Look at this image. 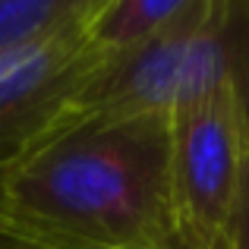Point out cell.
<instances>
[{
  "instance_id": "3",
  "label": "cell",
  "mask_w": 249,
  "mask_h": 249,
  "mask_svg": "<svg viewBox=\"0 0 249 249\" xmlns=\"http://www.w3.org/2000/svg\"><path fill=\"white\" fill-rule=\"evenodd\" d=\"M177 233L202 246L227 240L249 152V117L237 79L170 114Z\"/></svg>"
},
{
  "instance_id": "7",
  "label": "cell",
  "mask_w": 249,
  "mask_h": 249,
  "mask_svg": "<svg viewBox=\"0 0 249 249\" xmlns=\"http://www.w3.org/2000/svg\"><path fill=\"white\" fill-rule=\"evenodd\" d=\"M227 246L231 249H249V152L243 164V180H240V196L231 214V227H227Z\"/></svg>"
},
{
  "instance_id": "10",
  "label": "cell",
  "mask_w": 249,
  "mask_h": 249,
  "mask_svg": "<svg viewBox=\"0 0 249 249\" xmlns=\"http://www.w3.org/2000/svg\"><path fill=\"white\" fill-rule=\"evenodd\" d=\"M0 249H19L16 243H0Z\"/></svg>"
},
{
  "instance_id": "9",
  "label": "cell",
  "mask_w": 249,
  "mask_h": 249,
  "mask_svg": "<svg viewBox=\"0 0 249 249\" xmlns=\"http://www.w3.org/2000/svg\"><path fill=\"white\" fill-rule=\"evenodd\" d=\"M0 243H13V240H10V237H6V233H3V231H0Z\"/></svg>"
},
{
  "instance_id": "6",
  "label": "cell",
  "mask_w": 249,
  "mask_h": 249,
  "mask_svg": "<svg viewBox=\"0 0 249 249\" xmlns=\"http://www.w3.org/2000/svg\"><path fill=\"white\" fill-rule=\"evenodd\" d=\"M91 0H0V54L79 19Z\"/></svg>"
},
{
  "instance_id": "4",
  "label": "cell",
  "mask_w": 249,
  "mask_h": 249,
  "mask_svg": "<svg viewBox=\"0 0 249 249\" xmlns=\"http://www.w3.org/2000/svg\"><path fill=\"white\" fill-rule=\"evenodd\" d=\"M85 16L0 54V180L70 126L76 91L107 60L85 35Z\"/></svg>"
},
{
  "instance_id": "5",
  "label": "cell",
  "mask_w": 249,
  "mask_h": 249,
  "mask_svg": "<svg viewBox=\"0 0 249 249\" xmlns=\"http://www.w3.org/2000/svg\"><path fill=\"white\" fill-rule=\"evenodd\" d=\"M196 0H91L85 35L101 54L117 57L177 25Z\"/></svg>"
},
{
  "instance_id": "11",
  "label": "cell",
  "mask_w": 249,
  "mask_h": 249,
  "mask_svg": "<svg viewBox=\"0 0 249 249\" xmlns=\"http://www.w3.org/2000/svg\"><path fill=\"white\" fill-rule=\"evenodd\" d=\"M218 249H231V246H227V240H224V243H221V246H218Z\"/></svg>"
},
{
  "instance_id": "2",
  "label": "cell",
  "mask_w": 249,
  "mask_h": 249,
  "mask_svg": "<svg viewBox=\"0 0 249 249\" xmlns=\"http://www.w3.org/2000/svg\"><path fill=\"white\" fill-rule=\"evenodd\" d=\"M240 73V3L196 0L158 38L107 57L70 104L79 120L174 114Z\"/></svg>"
},
{
  "instance_id": "8",
  "label": "cell",
  "mask_w": 249,
  "mask_h": 249,
  "mask_svg": "<svg viewBox=\"0 0 249 249\" xmlns=\"http://www.w3.org/2000/svg\"><path fill=\"white\" fill-rule=\"evenodd\" d=\"M218 246H221V243H218ZM218 246H202V243H193V240H186L183 233H177V227H174V233H170L164 243L142 246V249H218Z\"/></svg>"
},
{
  "instance_id": "1",
  "label": "cell",
  "mask_w": 249,
  "mask_h": 249,
  "mask_svg": "<svg viewBox=\"0 0 249 249\" xmlns=\"http://www.w3.org/2000/svg\"><path fill=\"white\" fill-rule=\"evenodd\" d=\"M177 227L170 114L79 120L0 180L19 249H142Z\"/></svg>"
}]
</instances>
